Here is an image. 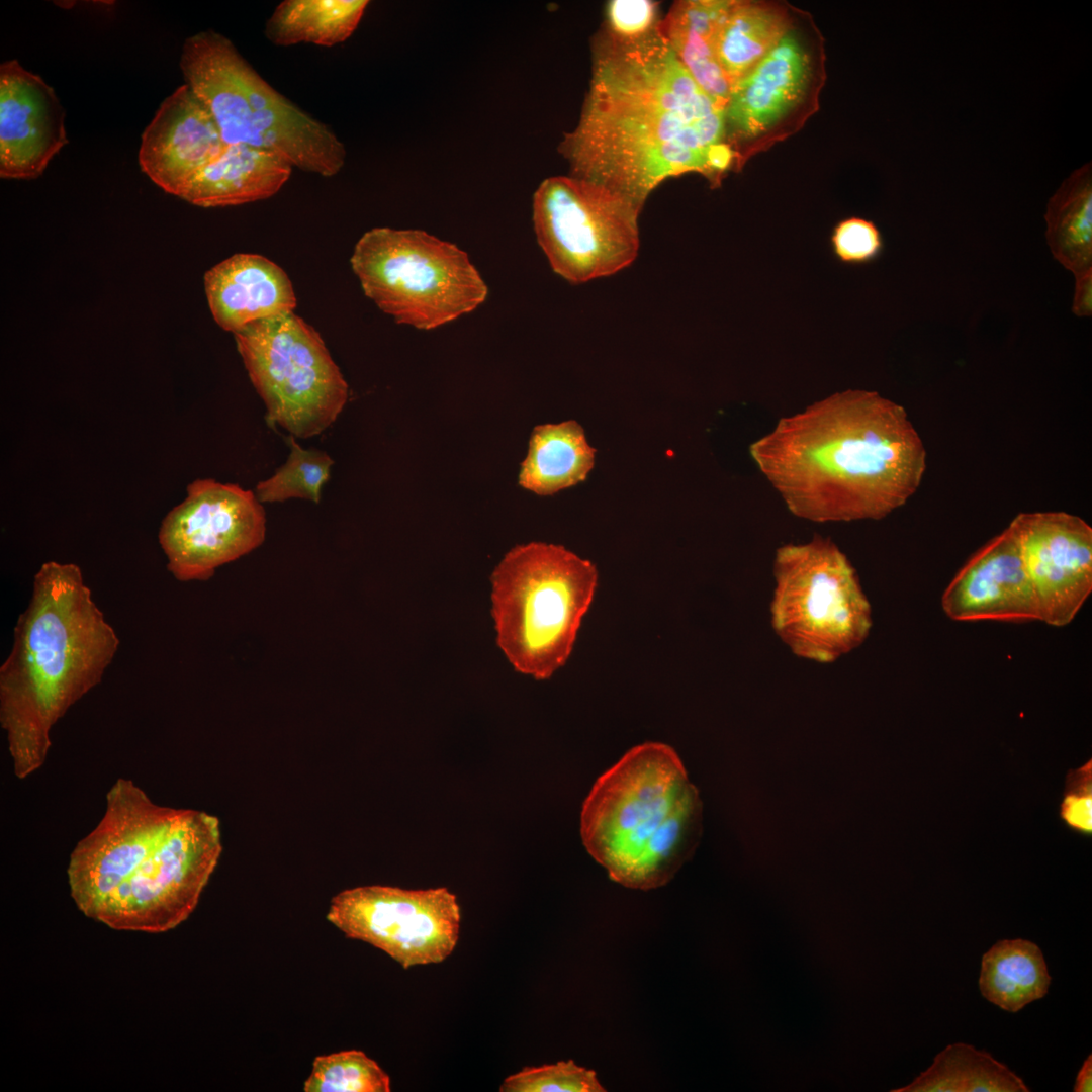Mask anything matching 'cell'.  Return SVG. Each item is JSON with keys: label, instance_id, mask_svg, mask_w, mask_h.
Listing matches in <instances>:
<instances>
[{"label": "cell", "instance_id": "29", "mask_svg": "<svg viewBox=\"0 0 1092 1092\" xmlns=\"http://www.w3.org/2000/svg\"><path fill=\"white\" fill-rule=\"evenodd\" d=\"M305 1092H389L390 1078L359 1050L317 1056L303 1084Z\"/></svg>", "mask_w": 1092, "mask_h": 1092}, {"label": "cell", "instance_id": "31", "mask_svg": "<svg viewBox=\"0 0 1092 1092\" xmlns=\"http://www.w3.org/2000/svg\"><path fill=\"white\" fill-rule=\"evenodd\" d=\"M1058 816L1063 825L1072 833L1091 838L1092 758L1079 767L1067 771Z\"/></svg>", "mask_w": 1092, "mask_h": 1092}, {"label": "cell", "instance_id": "22", "mask_svg": "<svg viewBox=\"0 0 1092 1092\" xmlns=\"http://www.w3.org/2000/svg\"><path fill=\"white\" fill-rule=\"evenodd\" d=\"M795 13L786 4L732 1L716 40L717 59L731 88L778 44Z\"/></svg>", "mask_w": 1092, "mask_h": 1092}, {"label": "cell", "instance_id": "33", "mask_svg": "<svg viewBox=\"0 0 1092 1092\" xmlns=\"http://www.w3.org/2000/svg\"><path fill=\"white\" fill-rule=\"evenodd\" d=\"M658 4L649 0H612L607 4L604 33L620 41H634L652 33L659 20Z\"/></svg>", "mask_w": 1092, "mask_h": 1092}, {"label": "cell", "instance_id": "21", "mask_svg": "<svg viewBox=\"0 0 1092 1092\" xmlns=\"http://www.w3.org/2000/svg\"><path fill=\"white\" fill-rule=\"evenodd\" d=\"M732 1H676L657 26L692 78L723 108L731 86L719 65L716 40Z\"/></svg>", "mask_w": 1092, "mask_h": 1092}, {"label": "cell", "instance_id": "4", "mask_svg": "<svg viewBox=\"0 0 1092 1092\" xmlns=\"http://www.w3.org/2000/svg\"><path fill=\"white\" fill-rule=\"evenodd\" d=\"M118 647L80 567L43 563L0 667V724L18 779L46 762L52 728L100 684Z\"/></svg>", "mask_w": 1092, "mask_h": 1092}, {"label": "cell", "instance_id": "35", "mask_svg": "<svg viewBox=\"0 0 1092 1092\" xmlns=\"http://www.w3.org/2000/svg\"><path fill=\"white\" fill-rule=\"evenodd\" d=\"M1091 1080H1092V1056L1089 1055L1086 1058V1060L1084 1061L1081 1069L1078 1072V1075L1076 1077V1082H1075L1073 1090L1075 1092H1090V1091H1092Z\"/></svg>", "mask_w": 1092, "mask_h": 1092}, {"label": "cell", "instance_id": "15", "mask_svg": "<svg viewBox=\"0 0 1092 1092\" xmlns=\"http://www.w3.org/2000/svg\"><path fill=\"white\" fill-rule=\"evenodd\" d=\"M1009 527L1018 541L1040 621L1068 625L1092 592V528L1065 512L1021 513Z\"/></svg>", "mask_w": 1092, "mask_h": 1092}, {"label": "cell", "instance_id": "6", "mask_svg": "<svg viewBox=\"0 0 1092 1092\" xmlns=\"http://www.w3.org/2000/svg\"><path fill=\"white\" fill-rule=\"evenodd\" d=\"M180 68L211 111L225 145L268 150L302 171L332 177L345 165L337 135L266 82L224 35L188 37Z\"/></svg>", "mask_w": 1092, "mask_h": 1092}, {"label": "cell", "instance_id": "34", "mask_svg": "<svg viewBox=\"0 0 1092 1092\" xmlns=\"http://www.w3.org/2000/svg\"><path fill=\"white\" fill-rule=\"evenodd\" d=\"M1072 312L1079 317L1092 314V269L1075 276Z\"/></svg>", "mask_w": 1092, "mask_h": 1092}, {"label": "cell", "instance_id": "3", "mask_svg": "<svg viewBox=\"0 0 1092 1092\" xmlns=\"http://www.w3.org/2000/svg\"><path fill=\"white\" fill-rule=\"evenodd\" d=\"M221 851L215 816L158 805L120 778L103 817L70 854L71 896L113 929L165 932L193 912Z\"/></svg>", "mask_w": 1092, "mask_h": 1092}, {"label": "cell", "instance_id": "7", "mask_svg": "<svg viewBox=\"0 0 1092 1092\" xmlns=\"http://www.w3.org/2000/svg\"><path fill=\"white\" fill-rule=\"evenodd\" d=\"M598 585V570L561 545L511 549L491 574L496 643L513 667L547 679L570 656Z\"/></svg>", "mask_w": 1092, "mask_h": 1092}, {"label": "cell", "instance_id": "16", "mask_svg": "<svg viewBox=\"0 0 1092 1092\" xmlns=\"http://www.w3.org/2000/svg\"><path fill=\"white\" fill-rule=\"evenodd\" d=\"M65 111L38 75L16 60L0 66V176L34 179L66 145Z\"/></svg>", "mask_w": 1092, "mask_h": 1092}, {"label": "cell", "instance_id": "25", "mask_svg": "<svg viewBox=\"0 0 1092 1092\" xmlns=\"http://www.w3.org/2000/svg\"><path fill=\"white\" fill-rule=\"evenodd\" d=\"M1046 243L1053 257L1074 276L1092 269V168L1075 170L1049 199Z\"/></svg>", "mask_w": 1092, "mask_h": 1092}, {"label": "cell", "instance_id": "19", "mask_svg": "<svg viewBox=\"0 0 1092 1092\" xmlns=\"http://www.w3.org/2000/svg\"><path fill=\"white\" fill-rule=\"evenodd\" d=\"M204 288L214 321L236 332L293 312L296 296L285 271L258 254H235L209 269Z\"/></svg>", "mask_w": 1092, "mask_h": 1092}, {"label": "cell", "instance_id": "14", "mask_svg": "<svg viewBox=\"0 0 1092 1092\" xmlns=\"http://www.w3.org/2000/svg\"><path fill=\"white\" fill-rule=\"evenodd\" d=\"M266 516L251 490L212 478L196 479L186 498L163 519L158 539L167 568L179 581H205L215 570L258 548Z\"/></svg>", "mask_w": 1092, "mask_h": 1092}, {"label": "cell", "instance_id": "10", "mask_svg": "<svg viewBox=\"0 0 1092 1092\" xmlns=\"http://www.w3.org/2000/svg\"><path fill=\"white\" fill-rule=\"evenodd\" d=\"M269 425L306 439L329 428L348 399V384L320 334L293 312L234 334Z\"/></svg>", "mask_w": 1092, "mask_h": 1092}, {"label": "cell", "instance_id": "8", "mask_svg": "<svg viewBox=\"0 0 1092 1092\" xmlns=\"http://www.w3.org/2000/svg\"><path fill=\"white\" fill-rule=\"evenodd\" d=\"M351 266L382 311L422 330L471 312L488 292L464 251L420 230L366 232L355 245Z\"/></svg>", "mask_w": 1092, "mask_h": 1092}, {"label": "cell", "instance_id": "24", "mask_svg": "<svg viewBox=\"0 0 1092 1092\" xmlns=\"http://www.w3.org/2000/svg\"><path fill=\"white\" fill-rule=\"evenodd\" d=\"M1051 976L1041 949L1017 938L997 941L982 957L979 987L989 1002L1009 1012L1043 998Z\"/></svg>", "mask_w": 1092, "mask_h": 1092}, {"label": "cell", "instance_id": "23", "mask_svg": "<svg viewBox=\"0 0 1092 1092\" xmlns=\"http://www.w3.org/2000/svg\"><path fill=\"white\" fill-rule=\"evenodd\" d=\"M595 454L582 427L573 420L537 426L519 484L539 495L554 494L583 481L594 466Z\"/></svg>", "mask_w": 1092, "mask_h": 1092}, {"label": "cell", "instance_id": "26", "mask_svg": "<svg viewBox=\"0 0 1092 1092\" xmlns=\"http://www.w3.org/2000/svg\"><path fill=\"white\" fill-rule=\"evenodd\" d=\"M368 4L366 0H286L267 20L265 35L276 46L332 47L352 35Z\"/></svg>", "mask_w": 1092, "mask_h": 1092}, {"label": "cell", "instance_id": "9", "mask_svg": "<svg viewBox=\"0 0 1092 1092\" xmlns=\"http://www.w3.org/2000/svg\"><path fill=\"white\" fill-rule=\"evenodd\" d=\"M774 577L771 626L795 655L831 663L869 636V600L854 567L829 538L816 535L778 548Z\"/></svg>", "mask_w": 1092, "mask_h": 1092}, {"label": "cell", "instance_id": "17", "mask_svg": "<svg viewBox=\"0 0 1092 1092\" xmlns=\"http://www.w3.org/2000/svg\"><path fill=\"white\" fill-rule=\"evenodd\" d=\"M225 146L209 108L184 84L162 102L144 130L139 163L155 184L180 197Z\"/></svg>", "mask_w": 1092, "mask_h": 1092}, {"label": "cell", "instance_id": "30", "mask_svg": "<svg viewBox=\"0 0 1092 1092\" xmlns=\"http://www.w3.org/2000/svg\"><path fill=\"white\" fill-rule=\"evenodd\" d=\"M500 1092H603L597 1074L572 1060L526 1067L507 1077Z\"/></svg>", "mask_w": 1092, "mask_h": 1092}, {"label": "cell", "instance_id": "28", "mask_svg": "<svg viewBox=\"0 0 1092 1092\" xmlns=\"http://www.w3.org/2000/svg\"><path fill=\"white\" fill-rule=\"evenodd\" d=\"M286 441L290 447L288 458L272 476L256 485L257 499L262 504L304 498L318 504L334 460L324 451L303 449L291 435Z\"/></svg>", "mask_w": 1092, "mask_h": 1092}, {"label": "cell", "instance_id": "12", "mask_svg": "<svg viewBox=\"0 0 1092 1092\" xmlns=\"http://www.w3.org/2000/svg\"><path fill=\"white\" fill-rule=\"evenodd\" d=\"M825 76L820 31L796 10L778 44L731 88L724 142L735 154V170L804 125L818 109Z\"/></svg>", "mask_w": 1092, "mask_h": 1092}, {"label": "cell", "instance_id": "20", "mask_svg": "<svg viewBox=\"0 0 1092 1092\" xmlns=\"http://www.w3.org/2000/svg\"><path fill=\"white\" fill-rule=\"evenodd\" d=\"M292 167L277 153L245 144L226 145L220 156L198 173L180 198L201 207L266 199L288 181Z\"/></svg>", "mask_w": 1092, "mask_h": 1092}, {"label": "cell", "instance_id": "27", "mask_svg": "<svg viewBox=\"0 0 1092 1092\" xmlns=\"http://www.w3.org/2000/svg\"><path fill=\"white\" fill-rule=\"evenodd\" d=\"M895 1092H1027L1023 1080L989 1053L957 1042L938 1053L931 1066Z\"/></svg>", "mask_w": 1092, "mask_h": 1092}, {"label": "cell", "instance_id": "1", "mask_svg": "<svg viewBox=\"0 0 1092 1092\" xmlns=\"http://www.w3.org/2000/svg\"><path fill=\"white\" fill-rule=\"evenodd\" d=\"M658 26V25H657ZM576 126L558 152L569 175L640 208L668 178H709V149L724 142V108L692 78L658 28L634 41L602 33Z\"/></svg>", "mask_w": 1092, "mask_h": 1092}, {"label": "cell", "instance_id": "2", "mask_svg": "<svg viewBox=\"0 0 1092 1092\" xmlns=\"http://www.w3.org/2000/svg\"><path fill=\"white\" fill-rule=\"evenodd\" d=\"M749 453L788 510L816 523L885 518L917 491L927 456L905 408L864 389L781 418Z\"/></svg>", "mask_w": 1092, "mask_h": 1092}, {"label": "cell", "instance_id": "32", "mask_svg": "<svg viewBox=\"0 0 1092 1092\" xmlns=\"http://www.w3.org/2000/svg\"><path fill=\"white\" fill-rule=\"evenodd\" d=\"M835 257L850 265L867 264L875 260L883 249L882 235L877 225L866 218L851 216L837 222L831 238Z\"/></svg>", "mask_w": 1092, "mask_h": 1092}, {"label": "cell", "instance_id": "11", "mask_svg": "<svg viewBox=\"0 0 1092 1092\" xmlns=\"http://www.w3.org/2000/svg\"><path fill=\"white\" fill-rule=\"evenodd\" d=\"M641 209L602 185L570 175L553 176L534 193L533 223L554 272L580 284L616 274L634 262Z\"/></svg>", "mask_w": 1092, "mask_h": 1092}, {"label": "cell", "instance_id": "13", "mask_svg": "<svg viewBox=\"0 0 1092 1092\" xmlns=\"http://www.w3.org/2000/svg\"><path fill=\"white\" fill-rule=\"evenodd\" d=\"M327 919L347 937L382 950L408 969L441 963L453 952L461 909L446 887L369 885L335 895Z\"/></svg>", "mask_w": 1092, "mask_h": 1092}, {"label": "cell", "instance_id": "18", "mask_svg": "<svg viewBox=\"0 0 1092 1092\" xmlns=\"http://www.w3.org/2000/svg\"><path fill=\"white\" fill-rule=\"evenodd\" d=\"M954 621H1040L1018 541L1008 526L974 553L941 597Z\"/></svg>", "mask_w": 1092, "mask_h": 1092}, {"label": "cell", "instance_id": "5", "mask_svg": "<svg viewBox=\"0 0 1092 1092\" xmlns=\"http://www.w3.org/2000/svg\"><path fill=\"white\" fill-rule=\"evenodd\" d=\"M703 805L674 749L645 742L598 778L580 814L589 855L614 882L652 890L670 882L694 854Z\"/></svg>", "mask_w": 1092, "mask_h": 1092}]
</instances>
